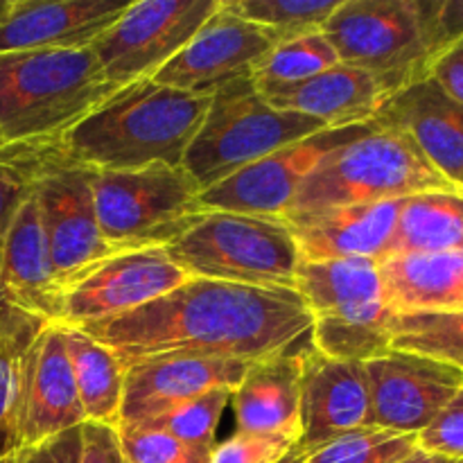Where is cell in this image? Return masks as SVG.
I'll return each mask as SVG.
<instances>
[{
    "label": "cell",
    "mask_w": 463,
    "mask_h": 463,
    "mask_svg": "<svg viewBox=\"0 0 463 463\" xmlns=\"http://www.w3.org/2000/svg\"><path fill=\"white\" fill-rule=\"evenodd\" d=\"M34 199L61 288L120 253L99 231L89 167L72 163L68 156L59 158L41 175Z\"/></svg>",
    "instance_id": "obj_10"
},
{
    "label": "cell",
    "mask_w": 463,
    "mask_h": 463,
    "mask_svg": "<svg viewBox=\"0 0 463 463\" xmlns=\"http://www.w3.org/2000/svg\"><path fill=\"white\" fill-rule=\"evenodd\" d=\"M0 145H5V138H3V134H0Z\"/></svg>",
    "instance_id": "obj_48"
},
{
    "label": "cell",
    "mask_w": 463,
    "mask_h": 463,
    "mask_svg": "<svg viewBox=\"0 0 463 463\" xmlns=\"http://www.w3.org/2000/svg\"><path fill=\"white\" fill-rule=\"evenodd\" d=\"M211 98L140 80L116 89L61 138L72 163L90 170L184 165Z\"/></svg>",
    "instance_id": "obj_2"
},
{
    "label": "cell",
    "mask_w": 463,
    "mask_h": 463,
    "mask_svg": "<svg viewBox=\"0 0 463 463\" xmlns=\"http://www.w3.org/2000/svg\"><path fill=\"white\" fill-rule=\"evenodd\" d=\"M375 120L405 131L425 158L463 193V107L432 77L392 95Z\"/></svg>",
    "instance_id": "obj_19"
},
{
    "label": "cell",
    "mask_w": 463,
    "mask_h": 463,
    "mask_svg": "<svg viewBox=\"0 0 463 463\" xmlns=\"http://www.w3.org/2000/svg\"><path fill=\"white\" fill-rule=\"evenodd\" d=\"M127 5L125 0H12L0 18V54L90 48Z\"/></svg>",
    "instance_id": "obj_18"
},
{
    "label": "cell",
    "mask_w": 463,
    "mask_h": 463,
    "mask_svg": "<svg viewBox=\"0 0 463 463\" xmlns=\"http://www.w3.org/2000/svg\"><path fill=\"white\" fill-rule=\"evenodd\" d=\"M113 90L90 48L0 54V134L5 143L61 140Z\"/></svg>",
    "instance_id": "obj_4"
},
{
    "label": "cell",
    "mask_w": 463,
    "mask_h": 463,
    "mask_svg": "<svg viewBox=\"0 0 463 463\" xmlns=\"http://www.w3.org/2000/svg\"><path fill=\"white\" fill-rule=\"evenodd\" d=\"M450 251H463L461 190H430L402 199L389 258Z\"/></svg>",
    "instance_id": "obj_26"
},
{
    "label": "cell",
    "mask_w": 463,
    "mask_h": 463,
    "mask_svg": "<svg viewBox=\"0 0 463 463\" xmlns=\"http://www.w3.org/2000/svg\"><path fill=\"white\" fill-rule=\"evenodd\" d=\"M416 9L425 43L437 63L463 39V0H416Z\"/></svg>",
    "instance_id": "obj_37"
},
{
    "label": "cell",
    "mask_w": 463,
    "mask_h": 463,
    "mask_svg": "<svg viewBox=\"0 0 463 463\" xmlns=\"http://www.w3.org/2000/svg\"><path fill=\"white\" fill-rule=\"evenodd\" d=\"M48 326L39 317L0 298V459L21 450L18 407H21L23 360L34 339Z\"/></svg>",
    "instance_id": "obj_29"
},
{
    "label": "cell",
    "mask_w": 463,
    "mask_h": 463,
    "mask_svg": "<svg viewBox=\"0 0 463 463\" xmlns=\"http://www.w3.org/2000/svg\"><path fill=\"white\" fill-rule=\"evenodd\" d=\"M459 463H463V461H459Z\"/></svg>",
    "instance_id": "obj_49"
},
{
    "label": "cell",
    "mask_w": 463,
    "mask_h": 463,
    "mask_svg": "<svg viewBox=\"0 0 463 463\" xmlns=\"http://www.w3.org/2000/svg\"><path fill=\"white\" fill-rule=\"evenodd\" d=\"M297 446L294 439L235 432L213 450L211 463H279Z\"/></svg>",
    "instance_id": "obj_38"
},
{
    "label": "cell",
    "mask_w": 463,
    "mask_h": 463,
    "mask_svg": "<svg viewBox=\"0 0 463 463\" xmlns=\"http://www.w3.org/2000/svg\"><path fill=\"white\" fill-rule=\"evenodd\" d=\"M419 448L425 452L463 461V389L425 432L419 434Z\"/></svg>",
    "instance_id": "obj_39"
},
{
    "label": "cell",
    "mask_w": 463,
    "mask_h": 463,
    "mask_svg": "<svg viewBox=\"0 0 463 463\" xmlns=\"http://www.w3.org/2000/svg\"><path fill=\"white\" fill-rule=\"evenodd\" d=\"M310 344L267 360L251 362L238 387L231 392L238 432L301 437L303 351Z\"/></svg>",
    "instance_id": "obj_22"
},
{
    "label": "cell",
    "mask_w": 463,
    "mask_h": 463,
    "mask_svg": "<svg viewBox=\"0 0 463 463\" xmlns=\"http://www.w3.org/2000/svg\"><path fill=\"white\" fill-rule=\"evenodd\" d=\"M380 279L384 303L396 315L463 310V251L387 258Z\"/></svg>",
    "instance_id": "obj_24"
},
{
    "label": "cell",
    "mask_w": 463,
    "mask_h": 463,
    "mask_svg": "<svg viewBox=\"0 0 463 463\" xmlns=\"http://www.w3.org/2000/svg\"><path fill=\"white\" fill-rule=\"evenodd\" d=\"M324 129L328 127L319 120L274 109L251 77H244L213 95L184 167L203 193L251 163Z\"/></svg>",
    "instance_id": "obj_6"
},
{
    "label": "cell",
    "mask_w": 463,
    "mask_h": 463,
    "mask_svg": "<svg viewBox=\"0 0 463 463\" xmlns=\"http://www.w3.org/2000/svg\"><path fill=\"white\" fill-rule=\"evenodd\" d=\"M90 185L99 231L120 253L170 247L206 213L202 188L184 165L90 170Z\"/></svg>",
    "instance_id": "obj_7"
},
{
    "label": "cell",
    "mask_w": 463,
    "mask_h": 463,
    "mask_svg": "<svg viewBox=\"0 0 463 463\" xmlns=\"http://www.w3.org/2000/svg\"><path fill=\"white\" fill-rule=\"evenodd\" d=\"M369 416V380L364 364L330 360L307 344L301 371L298 450L306 455L333 439L371 428Z\"/></svg>",
    "instance_id": "obj_17"
},
{
    "label": "cell",
    "mask_w": 463,
    "mask_h": 463,
    "mask_svg": "<svg viewBox=\"0 0 463 463\" xmlns=\"http://www.w3.org/2000/svg\"><path fill=\"white\" fill-rule=\"evenodd\" d=\"M430 190H457L402 129L373 120L371 131L335 149L294 194L289 226L335 208L407 199Z\"/></svg>",
    "instance_id": "obj_3"
},
{
    "label": "cell",
    "mask_w": 463,
    "mask_h": 463,
    "mask_svg": "<svg viewBox=\"0 0 463 463\" xmlns=\"http://www.w3.org/2000/svg\"><path fill=\"white\" fill-rule=\"evenodd\" d=\"M0 298L50 326H59L61 321L63 288L50 260L34 194L14 217L3 240Z\"/></svg>",
    "instance_id": "obj_20"
},
{
    "label": "cell",
    "mask_w": 463,
    "mask_h": 463,
    "mask_svg": "<svg viewBox=\"0 0 463 463\" xmlns=\"http://www.w3.org/2000/svg\"><path fill=\"white\" fill-rule=\"evenodd\" d=\"M9 3H12V0H0V18H3V14L9 9Z\"/></svg>",
    "instance_id": "obj_45"
},
{
    "label": "cell",
    "mask_w": 463,
    "mask_h": 463,
    "mask_svg": "<svg viewBox=\"0 0 463 463\" xmlns=\"http://www.w3.org/2000/svg\"><path fill=\"white\" fill-rule=\"evenodd\" d=\"M312 324L315 317L294 289L188 279L129 315L81 330L111 348L122 366L165 353L251 364L306 344Z\"/></svg>",
    "instance_id": "obj_1"
},
{
    "label": "cell",
    "mask_w": 463,
    "mask_h": 463,
    "mask_svg": "<svg viewBox=\"0 0 463 463\" xmlns=\"http://www.w3.org/2000/svg\"><path fill=\"white\" fill-rule=\"evenodd\" d=\"M229 12L283 41L319 34L342 0H222Z\"/></svg>",
    "instance_id": "obj_32"
},
{
    "label": "cell",
    "mask_w": 463,
    "mask_h": 463,
    "mask_svg": "<svg viewBox=\"0 0 463 463\" xmlns=\"http://www.w3.org/2000/svg\"><path fill=\"white\" fill-rule=\"evenodd\" d=\"M63 337L86 420L118 428L125 396V366L111 348L81 328H63Z\"/></svg>",
    "instance_id": "obj_27"
},
{
    "label": "cell",
    "mask_w": 463,
    "mask_h": 463,
    "mask_svg": "<svg viewBox=\"0 0 463 463\" xmlns=\"http://www.w3.org/2000/svg\"><path fill=\"white\" fill-rule=\"evenodd\" d=\"M430 77L463 107V39L434 63Z\"/></svg>",
    "instance_id": "obj_42"
},
{
    "label": "cell",
    "mask_w": 463,
    "mask_h": 463,
    "mask_svg": "<svg viewBox=\"0 0 463 463\" xmlns=\"http://www.w3.org/2000/svg\"><path fill=\"white\" fill-rule=\"evenodd\" d=\"M81 425L57 437L16 450L14 463H80Z\"/></svg>",
    "instance_id": "obj_41"
},
{
    "label": "cell",
    "mask_w": 463,
    "mask_h": 463,
    "mask_svg": "<svg viewBox=\"0 0 463 463\" xmlns=\"http://www.w3.org/2000/svg\"><path fill=\"white\" fill-rule=\"evenodd\" d=\"M279 463H306V461H303V452H301V450H298V448H297V446H294V448H292V450H289V452H288V455H285V457H283V459H280Z\"/></svg>",
    "instance_id": "obj_44"
},
{
    "label": "cell",
    "mask_w": 463,
    "mask_h": 463,
    "mask_svg": "<svg viewBox=\"0 0 463 463\" xmlns=\"http://www.w3.org/2000/svg\"><path fill=\"white\" fill-rule=\"evenodd\" d=\"M339 57L324 32L319 34L298 36L276 45L253 71L251 80L258 90L289 86L306 81L328 68L337 66Z\"/></svg>",
    "instance_id": "obj_33"
},
{
    "label": "cell",
    "mask_w": 463,
    "mask_h": 463,
    "mask_svg": "<svg viewBox=\"0 0 463 463\" xmlns=\"http://www.w3.org/2000/svg\"><path fill=\"white\" fill-rule=\"evenodd\" d=\"M401 463H459L455 459H448V457H441V455H434V452H425V450H416L411 452L407 459H402Z\"/></svg>",
    "instance_id": "obj_43"
},
{
    "label": "cell",
    "mask_w": 463,
    "mask_h": 463,
    "mask_svg": "<svg viewBox=\"0 0 463 463\" xmlns=\"http://www.w3.org/2000/svg\"><path fill=\"white\" fill-rule=\"evenodd\" d=\"M294 292L303 298L312 317L348 315L384 303L380 262L366 258L301 262Z\"/></svg>",
    "instance_id": "obj_25"
},
{
    "label": "cell",
    "mask_w": 463,
    "mask_h": 463,
    "mask_svg": "<svg viewBox=\"0 0 463 463\" xmlns=\"http://www.w3.org/2000/svg\"><path fill=\"white\" fill-rule=\"evenodd\" d=\"M247 369V362L194 353H165L134 362L125 366V396L118 428H134L156 419L213 389H235Z\"/></svg>",
    "instance_id": "obj_15"
},
{
    "label": "cell",
    "mask_w": 463,
    "mask_h": 463,
    "mask_svg": "<svg viewBox=\"0 0 463 463\" xmlns=\"http://www.w3.org/2000/svg\"><path fill=\"white\" fill-rule=\"evenodd\" d=\"M231 392L233 389H213L203 396L181 402V405L167 410L165 414L134 425V428L156 430V432L170 434L190 446L215 448L217 425H220L226 407L231 405Z\"/></svg>",
    "instance_id": "obj_35"
},
{
    "label": "cell",
    "mask_w": 463,
    "mask_h": 463,
    "mask_svg": "<svg viewBox=\"0 0 463 463\" xmlns=\"http://www.w3.org/2000/svg\"><path fill=\"white\" fill-rule=\"evenodd\" d=\"M190 276L165 249L122 251L63 288L61 328H86L129 315L184 285Z\"/></svg>",
    "instance_id": "obj_11"
},
{
    "label": "cell",
    "mask_w": 463,
    "mask_h": 463,
    "mask_svg": "<svg viewBox=\"0 0 463 463\" xmlns=\"http://www.w3.org/2000/svg\"><path fill=\"white\" fill-rule=\"evenodd\" d=\"M222 0H138L93 41L95 59L116 89L154 80L220 9Z\"/></svg>",
    "instance_id": "obj_9"
},
{
    "label": "cell",
    "mask_w": 463,
    "mask_h": 463,
    "mask_svg": "<svg viewBox=\"0 0 463 463\" xmlns=\"http://www.w3.org/2000/svg\"><path fill=\"white\" fill-rule=\"evenodd\" d=\"M86 423L61 326H48L23 360L18 439L21 448Z\"/></svg>",
    "instance_id": "obj_16"
},
{
    "label": "cell",
    "mask_w": 463,
    "mask_h": 463,
    "mask_svg": "<svg viewBox=\"0 0 463 463\" xmlns=\"http://www.w3.org/2000/svg\"><path fill=\"white\" fill-rule=\"evenodd\" d=\"M371 127H373V120L364 122V125L317 131L307 138L297 140V143L251 163L244 170L235 172L222 184L203 190V208L283 220L294 194L298 193L303 181L315 172V167L335 149L344 147L371 131Z\"/></svg>",
    "instance_id": "obj_12"
},
{
    "label": "cell",
    "mask_w": 463,
    "mask_h": 463,
    "mask_svg": "<svg viewBox=\"0 0 463 463\" xmlns=\"http://www.w3.org/2000/svg\"><path fill=\"white\" fill-rule=\"evenodd\" d=\"M369 425L401 434L430 428L463 389V371L446 362L392 348L364 364Z\"/></svg>",
    "instance_id": "obj_13"
},
{
    "label": "cell",
    "mask_w": 463,
    "mask_h": 463,
    "mask_svg": "<svg viewBox=\"0 0 463 463\" xmlns=\"http://www.w3.org/2000/svg\"><path fill=\"white\" fill-rule=\"evenodd\" d=\"M392 348L432 357L463 371V310L396 315Z\"/></svg>",
    "instance_id": "obj_31"
},
{
    "label": "cell",
    "mask_w": 463,
    "mask_h": 463,
    "mask_svg": "<svg viewBox=\"0 0 463 463\" xmlns=\"http://www.w3.org/2000/svg\"><path fill=\"white\" fill-rule=\"evenodd\" d=\"M0 258H3V242H0Z\"/></svg>",
    "instance_id": "obj_47"
},
{
    "label": "cell",
    "mask_w": 463,
    "mask_h": 463,
    "mask_svg": "<svg viewBox=\"0 0 463 463\" xmlns=\"http://www.w3.org/2000/svg\"><path fill=\"white\" fill-rule=\"evenodd\" d=\"M324 34L339 61L369 72L387 99L432 72L416 0H342Z\"/></svg>",
    "instance_id": "obj_8"
},
{
    "label": "cell",
    "mask_w": 463,
    "mask_h": 463,
    "mask_svg": "<svg viewBox=\"0 0 463 463\" xmlns=\"http://www.w3.org/2000/svg\"><path fill=\"white\" fill-rule=\"evenodd\" d=\"M419 450L416 434L362 428L306 452V463H401Z\"/></svg>",
    "instance_id": "obj_34"
},
{
    "label": "cell",
    "mask_w": 463,
    "mask_h": 463,
    "mask_svg": "<svg viewBox=\"0 0 463 463\" xmlns=\"http://www.w3.org/2000/svg\"><path fill=\"white\" fill-rule=\"evenodd\" d=\"M402 199L335 208L292 224L301 262L366 258L384 262L392 251Z\"/></svg>",
    "instance_id": "obj_21"
},
{
    "label": "cell",
    "mask_w": 463,
    "mask_h": 463,
    "mask_svg": "<svg viewBox=\"0 0 463 463\" xmlns=\"http://www.w3.org/2000/svg\"><path fill=\"white\" fill-rule=\"evenodd\" d=\"M63 156L61 140L0 145V242L18 211L34 194L41 175Z\"/></svg>",
    "instance_id": "obj_30"
},
{
    "label": "cell",
    "mask_w": 463,
    "mask_h": 463,
    "mask_svg": "<svg viewBox=\"0 0 463 463\" xmlns=\"http://www.w3.org/2000/svg\"><path fill=\"white\" fill-rule=\"evenodd\" d=\"M14 461H16V452H14V455L3 457V459H0V463H14Z\"/></svg>",
    "instance_id": "obj_46"
},
{
    "label": "cell",
    "mask_w": 463,
    "mask_h": 463,
    "mask_svg": "<svg viewBox=\"0 0 463 463\" xmlns=\"http://www.w3.org/2000/svg\"><path fill=\"white\" fill-rule=\"evenodd\" d=\"M393 319L396 312L387 303L360 307L348 315L315 317L310 344L330 360L366 364L392 351Z\"/></svg>",
    "instance_id": "obj_28"
},
{
    "label": "cell",
    "mask_w": 463,
    "mask_h": 463,
    "mask_svg": "<svg viewBox=\"0 0 463 463\" xmlns=\"http://www.w3.org/2000/svg\"><path fill=\"white\" fill-rule=\"evenodd\" d=\"M276 45L279 39L269 30L235 16L222 3L188 45L156 72L154 81L190 95L213 98L224 86L251 77Z\"/></svg>",
    "instance_id": "obj_14"
},
{
    "label": "cell",
    "mask_w": 463,
    "mask_h": 463,
    "mask_svg": "<svg viewBox=\"0 0 463 463\" xmlns=\"http://www.w3.org/2000/svg\"><path fill=\"white\" fill-rule=\"evenodd\" d=\"M165 251L190 279L265 289H294L301 265L288 222L242 213L206 211Z\"/></svg>",
    "instance_id": "obj_5"
},
{
    "label": "cell",
    "mask_w": 463,
    "mask_h": 463,
    "mask_svg": "<svg viewBox=\"0 0 463 463\" xmlns=\"http://www.w3.org/2000/svg\"><path fill=\"white\" fill-rule=\"evenodd\" d=\"M279 111L301 113L328 129L364 125L375 120L387 95L369 72L339 61L306 81L260 90Z\"/></svg>",
    "instance_id": "obj_23"
},
{
    "label": "cell",
    "mask_w": 463,
    "mask_h": 463,
    "mask_svg": "<svg viewBox=\"0 0 463 463\" xmlns=\"http://www.w3.org/2000/svg\"><path fill=\"white\" fill-rule=\"evenodd\" d=\"M80 463H129L118 428L86 420L81 425Z\"/></svg>",
    "instance_id": "obj_40"
},
{
    "label": "cell",
    "mask_w": 463,
    "mask_h": 463,
    "mask_svg": "<svg viewBox=\"0 0 463 463\" xmlns=\"http://www.w3.org/2000/svg\"><path fill=\"white\" fill-rule=\"evenodd\" d=\"M129 463H211L215 448L190 446L170 434L145 428H118Z\"/></svg>",
    "instance_id": "obj_36"
}]
</instances>
